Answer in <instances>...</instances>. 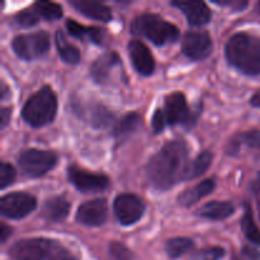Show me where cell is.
Masks as SVG:
<instances>
[{
  "label": "cell",
  "instance_id": "28",
  "mask_svg": "<svg viewBox=\"0 0 260 260\" xmlns=\"http://www.w3.org/2000/svg\"><path fill=\"white\" fill-rule=\"evenodd\" d=\"M90 121L94 127H96V128H103V127H107L108 124H111V122L113 121V116L103 106H98L96 108L93 109Z\"/></svg>",
  "mask_w": 260,
  "mask_h": 260
},
{
  "label": "cell",
  "instance_id": "38",
  "mask_svg": "<svg viewBox=\"0 0 260 260\" xmlns=\"http://www.w3.org/2000/svg\"><path fill=\"white\" fill-rule=\"evenodd\" d=\"M10 118V109L8 108H3L2 109V128H5L9 122Z\"/></svg>",
  "mask_w": 260,
  "mask_h": 260
},
{
  "label": "cell",
  "instance_id": "3",
  "mask_svg": "<svg viewBox=\"0 0 260 260\" xmlns=\"http://www.w3.org/2000/svg\"><path fill=\"white\" fill-rule=\"evenodd\" d=\"M57 112V98L50 86L36 91L24 104L22 117L29 126L42 127L53 121Z\"/></svg>",
  "mask_w": 260,
  "mask_h": 260
},
{
  "label": "cell",
  "instance_id": "31",
  "mask_svg": "<svg viewBox=\"0 0 260 260\" xmlns=\"http://www.w3.org/2000/svg\"><path fill=\"white\" fill-rule=\"evenodd\" d=\"M109 256L112 260H132L134 255L131 251L122 245L121 243H111L109 245Z\"/></svg>",
  "mask_w": 260,
  "mask_h": 260
},
{
  "label": "cell",
  "instance_id": "37",
  "mask_svg": "<svg viewBox=\"0 0 260 260\" xmlns=\"http://www.w3.org/2000/svg\"><path fill=\"white\" fill-rule=\"evenodd\" d=\"M10 233H12V229L8 228L5 223H2L0 225V235H2V243H5L7 239L10 236Z\"/></svg>",
  "mask_w": 260,
  "mask_h": 260
},
{
  "label": "cell",
  "instance_id": "21",
  "mask_svg": "<svg viewBox=\"0 0 260 260\" xmlns=\"http://www.w3.org/2000/svg\"><path fill=\"white\" fill-rule=\"evenodd\" d=\"M235 212V207L231 202H221V201H213L203 206L200 211V215L207 220L220 221L230 217Z\"/></svg>",
  "mask_w": 260,
  "mask_h": 260
},
{
  "label": "cell",
  "instance_id": "9",
  "mask_svg": "<svg viewBox=\"0 0 260 260\" xmlns=\"http://www.w3.org/2000/svg\"><path fill=\"white\" fill-rule=\"evenodd\" d=\"M114 213L119 223L123 226H131L141 220L145 213V203L141 198L131 193L119 194L113 203Z\"/></svg>",
  "mask_w": 260,
  "mask_h": 260
},
{
  "label": "cell",
  "instance_id": "42",
  "mask_svg": "<svg viewBox=\"0 0 260 260\" xmlns=\"http://www.w3.org/2000/svg\"><path fill=\"white\" fill-rule=\"evenodd\" d=\"M62 260H76L75 258H74L73 255H70V254L68 253V251H66V254L65 255H63V258H62Z\"/></svg>",
  "mask_w": 260,
  "mask_h": 260
},
{
  "label": "cell",
  "instance_id": "34",
  "mask_svg": "<svg viewBox=\"0 0 260 260\" xmlns=\"http://www.w3.org/2000/svg\"><path fill=\"white\" fill-rule=\"evenodd\" d=\"M241 142H245L250 147H258L260 146V132L258 131H250L246 132L241 136Z\"/></svg>",
  "mask_w": 260,
  "mask_h": 260
},
{
  "label": "cell",
  "instance_id": "13",
  "mask_svg": "<svg viewBox=\"0 0 260 260\" xmlns=\"http://www.w3.org/2000/svg\"><path fill=\"white\" fill-rule=\"evenodd\" d=\"M128 55L135 70L144 76H149L155 70V60L144 42L132 40L128 43Z\"/></svg>",
  "mask_w": 260,
  "mask_h": 260
},
{
  "label": "cell",
  "instance_id": "7",
  "mask_svg": "<svg viewBox=\"0 0 260 260\" xmlns=\"http://www.w3.org/2000/svg\"><path fill=\"white\" fill-rule=\"evenodd\" d=\"M57 162V156L51 151L30 149L25 150L18 157V164L20 169L32 178L43 177L46 173L53 169Z\"/></svg>",
  "mask_w": 260,
  "mask_h": 260
},
{
  "label": "cell",
  "instance_id": "24",
  "mask_svg": "<svg viewBox=\"0 0 260 260\" xmlns=\"http://www.w3.org/2000/svg\"><path fill=\"white\" fill-rule=\"evenodd\" d=\"M193 246H194V243L190 239L174 238L168 241L167 245H165V250H167V254L169 255V258L177 259L184 255V254H187L188 251L192 250Z\"/></svg>",
  "mask_w": 260,
  "mask_h": 260
},
{
  "label": "cell",
  "instance_id": "6",
  "mask_svg": "<svg viewBox=\"0 0 260 260\" xmlns=\"http://www.w3.org/2000/svg\"><path fill=\"white\" fill-rule=\"evenodd\" d=\"M12 48L18 57L30 61L45 55L50 48V36L43 30L20 35L12 42Z\"/></svg>",
  "mask_w": 260,
  "mask_h": 260
},
{
  "label": "cell",
  "instance_id": "11",
  "mask_svg": "<svg viewBox=\"0 0 260 260\" xmlns=\"http://www.w3.org/2000/svg\"><path fill=\"white\" fill-rule=\"evenodd\" d=\"M182 51L190 60H205L212 51V40L207 32L190 30L183 37Z\"/></svg>",
  "mask_w": 260,
  "mask_h": 260
},
{
  "label": "cell",
  "instance_id": "19",
  "mask_svg": "<svg viewBox=\"0 0 260 260\" xmlns=\"http://www.w3.org/2000/svg\"><path fill=\"white\" fill-rule=\"evenodd\" d=\"M69 212H70V202L62 196L46 201L42 210L43 217L52 222H60V221L65 220Z\"/></svg>",
  "mask_w": 260,
  "mask_h": 260
},
{
  "label": "cell",
  "instance_id": "20",
  "mask_svg": "<svg viewBox=\"0 0 260 260\" xmlns=\"http://www.w3.org/2000/svg\"><path fill=\"white\" fill-rule=\"evenodd\" d=\"M66 27H68L70 36H73V37L80 38V40L88 38V40H90L93 43H96V45H102V42H103L104 32L101 28L85 27V25H81L80 23L75 22L74 19H68Z\"/></svg>",
  "mask_w": 260,
  "mask_h": 260
},
{
  "label": "cell",
  "instance_id": "35",
  "mask_svg": "<svg viewBox=\"0 0 260 260\" xmlns=\"http://www.w3.org/2000/svg\"><path fill=\"white\" fill-rule=\"evenodd\" d=\"M215 4L220 7H233L236 10H241L248 5V2H240V0H223V2H215Z\"/></svg>",
  "mask_w": 260,
  "mask_h": 260
},
{
  "label": "cell",
  "instance_id": "2",
  "mask_svg": "<svg viewBox=\"0 0 260 260\" xmlns=\"http://www.w3.org/2000/svg\"><path fill=\"white\" fill-rule=\"evenodd\" d=\"M229 63L249 76L260 75V38L238 33L229 40L225 48Z\"/></svg>",
  "mask_w": 260,
  "mask_h": 260
},
{
  "label": "cell",
  "instance_id": "41",
  "mask_svg": "<svg viewBox=\"0 0 260 260\" xmlns=\"http://www.w3.org/2000/svg\"><path fill=\"white\" fill-rule=\"evenodd\" d=\"M7 94H8V88L5 85V83H2V101H4L7 98Z\"/></svg>",
  "mask_w": 260,
  "mask_h": 260
},
{
  "label": "cell",
  "instance_id": "14",
  "mask_svg": "<svg viewBox=\"0 0 260 260\" xmlns=\"http://www.w3.org/2000/svg\"><path fill=\"white\" fill-rule=\"evenodd\" d=\"M165 118L168 124H179L189 121V108L182 93H172L165 98Z\"/></svg>",
  "mask_w": 260,
  "mask_h": 260
},
{
  "label": "cell",
  "instance_id": "8",
  "mask_svg": "<svg viewBox=\"0 0 260 260\" xmlns=\"http://www.w3.org/2000/svg\"><path fill=\"white\" fill-rule=\"evenodd\" d=\"M37 207V201L33 196L23 192H14L4 196L0 200V212L4 217L20 220Z\"/></svg>",
  "mask_w": 260,
  "mask_h": 260
},
{
  "label": "cell",
  "instance_id": "26",
  "mask_svg": "<svg viewBox=\"0 0 260 260\" xmlns=\"http://www.w3.org/2000/svg\"><path fill=\"white\" fill-rule=\"evenodd\" d=\"M140 122H141V117L137 113L132 112V113L126 114L121 121L117 122L116 127L113 129V135L117 137H121L123 135L131 134L140 126Z\"/></svg>",
  "mask_w": 260,
  "mask_h": 260
},
{
  "label": "cell",
  "instance_id": "17",
  "mask_svg": "<svg viewBox=\"0 0 260 260\" xmlns=\"http://www.w3.org/2000/svg\"><path fill=\"white\" fill-rule=\"evenodd\" d=\"M121 63L118 55L116 52L104 53L99 57L90 68V75L96 83L106 84L109 79V73L113 68Z\"/></svg>",
  "mask_w": 260,
  "mask_h": 260
},
{
  "label": "cell",
  "instance_id": "5",
  "mask_svg": "<svg viewBox=\"0 0 260 260\" xmlns=\"http://www.w3.org/2000/svg\"><path fill=\"white\" fill-rule=\"evenodd\" d=\"M65 254L62 246L42 238L19 240L9 250L13 260H62Z\"/></svg>",
  "mask_w": 260,
  "mask_h": 260
},
{
  "label": "cell",
  "instance_id": "23",
  "mask_svg": "<svg viewBox=\"0 0 260 260\" xmlns=\"http://www.w3.org/2000/svg\"><path fill=\"white\" fill-rule=\"evenodd\" d=\"M55 41L58 55H60V57L62 58L66 63L75 65V63L79 62V60H80V52H79L78 48L74 47L73 45H70V43L66 41L65 36H63L61 29H58L57 32H56Z\"/></svg>",
  "mask_w": 260,
  "mask_h": 260
},
{
  "label": "cell",
  "instance_id": "18",
  "mask_svg": "<svg viewBox=\"0 0 260 260\" xmlns=\"http://www.w3.org/2000/svg\"><path fill=\"white\" fill-rule=\"evenodd\" d=\"M216 187V183L213 179H206L203 182L198 183L197 185L192 188H188L187 190L182 193L178 197V202L184 207H190V206L196 205L198 201L202 200L203 197L210 194Z\"/></svg>",
  "mask_w": 260,
  "mask_h": 260
},
{
  "label": "cell",
  "instance_id": "25",
  "mask_svg": "<svg viewBox=\"0 0 260 260\" xmlns=\"http://www.w3.org/2000/svg\"><path fill=\"white\" fill-rule=\"evenodd\" d=\"M241 229H243V233L245 234L246 239L249 241L256 244V245H260V230L258 226H256L255 221H254L253 212H251L250 207L246 208L245 215H244L243 220H241Z\"/></svg>",
  "mask_w": 260,
  "mask_h": 260
},
{
  "label": "cell",
  "instance_id": "30",
  "mask_svg": "<svg viewBox=\"0 0 260 260\" xmlns=\"http://www.w3.org/2000/svg\"><path fill=\"white\" fill-rule=\"evenodd\" d=\"M15 177H17V173H15V169L8 162H3L2 168H0V188L2 189H5L7 187L13 184V182L15 180Z\"/></svg>",
  "mask_w": 260,
  "mask_h": 260
},
{
  "label": "cell",
  "instance_id": "12",
  "mask_svg": "<svg viewBox=\"0 0 260 260\" xmlns=\"http://www.w3.org/2000/svg\"><path fill=\"white\" fill-rule=\"evenodd\" d=\"M108 216V205L103 198L88 201L78 208L76 221L84 226H101Z\"/></svg>",
  "mask_w": 260,
  "mask_h": 260
},
{
  "label": "cell",
  "instance_id": "43",
  "mask_svg": "<svg viewBox=\"0 0 260 260\" xmlns=\"http://www.w3.org/2000/svg\"><path fill=\"white\" fill-rule=\"evenodd\" d=\"M258 7H259V12H260V3H259V5H258Z\"/></svg>",
  "mask_w": 260,
  "mask_h": 260
},
{
  "label": "cell",
  "instance_id": "1",
  "mask_svg": "<svg viewBox=\"0 0 260 260\" xmlns=\"http://www.w3.org/2000/svg\"><path fill=\"white\" fill-rule=\"evenodd\" d=\"M188 146L184 141H170L150 159L146 175L154 188L168 190L184 180L188 167Z\"/></svg>",
  "mask_w": 260,
  "mask_h": 260
},
{
  "label": "cell",
  "instance_id": "27",
  "mask_svg": "<svg viewBox=\"0 0 260 260\" xmlns=\"http://www.w3.org/2000/svg\"><path fill=\"white\" fill-rule=\"evenodd\" d=\"M35 12L37 13L40 17L45 18L47 20H55L60 19L62 17V8L56 3L51 2H37L33 5Z\"/></svg>",
  "mask_w": 260,
  "mask_h": 260
},
{
  "label": "cell",
  "instance_id": "15",
  "mask_svg": "<svg viewBox=\"0 0 260 260\" xmlns=\"http://www.w3.org/2000/svg\"><path fill=\"white\" fill-rule=\"evenodd\" d=\"M172 5L184 13L192 27H202L210 22L211 10L203 2H173Z\"/></svg>",
  "mask_w": 260,
  "mask_h": 260
},
{
  "label": "cell",
  "instance_id": "36",
  "mask_svg": "<svg viewBox=\"0 0 260 260\" xmlns=\"http://www.w3.org/2000/svg\"><path fill=\"white\" fill-rule=\"evenodd\" d=\"M243 255L245 256V259H236V260H259L260 259V255L258 251L255 250H251V249L249 248H245L243 249Z\"/></svg>",
  "mask_w": 260,
  "mask_h": 260
},
{
  "label": "cell",
  "instance_id": "32",
  "mask_svg": "<svg viewBox=\"0 0 260 260\" xmlns=\"http://www.w3.org/2000/svg\"><path fill=\"white\" fill-rule=\"evenodd\" d=\"M15 22L19 25H22V27H32V25L38 23V14L35 10L25 9L23 12L18 13L17 17H15Z\"/></svg>",
  "mask_w": 260,
  "mask_h": 260
},
{
  "label": "cell",
  "instance_id": "10",
  "mask_svg": "<svg viewBox=\"0 0 260 260\" xmlns=\"http://www.w3.org/2000/svg\"><path fill=\"white\" fill-rule=\"evenodd\" d=\"M68 175L71 184L81 193L101 192L109 185V179L106 175L86 172L78 167L69 168Z\"/></svg>",
  "mask_w": 260,
  "mask_h": 260
},
{
  "label": "cell",
  "instance_id": "22",
  "mask_svg": "<svg viewBox=\"0 0 260 260\" xmlns=\"http://www.w3.org/2000/svg\"><path fill=\"white\" fill-rule=\"evenodd\" d=\"M212 159L213 156L210 151L201 152L193 161H190L189 164H188L187 170H185L184 174V180L196 179V178L205 174V173L207 172L208 168L211 167Z\"/></svg>",
  "mask_w": 260,
  "mask_h": 260
},
{
  "label": "cell",
  "instance_id": "33",
  "mask_svg": "<svg viewBox=\"0 0 260 260\" xmlns=\"http://www.w3.org/2000/svg\"><path fill=\"white\" fill-rule=\"evenodd\" d=\"M152 129H154L155 134H160L162 129L165 128V124H167V118H165V113L161 109H157L154 113L152 117Z\"/></svg>",
  "mask_w": 260,
  "mask_h": 260
},
{
  "label": "cell",
  "instance_id": "4",
  "mask_svg": "<svg viewBox=\"0 0 260 260\" xmlns=\"http://www.w3.org/2000/svg\"><path fill=\"white\" fill-rule=\"evenodd\" d=\"M131 30L135 35L142 36L157 46H164L169 42H175L179 38V29L161 17L146 13L135 19Z\"/></svg>",
  "mask_w": 260,
  "mask_h": 260
},
{
  "label": "cell",
  "instance_id": "40",
  "mask_svg": "<svg viewBox=\"0 0 260 260\" xmlns=\"http://www.w3.org/2000/svg\"><path fill=\"white\" fill-rule=\"evenodd\" d=\"M254 190H255V197H256V203H258V211H259V218H260V182L256 183L255 187H254Z\"/></svg>",
  "mask_w": 260,
  "mask_h": 260
},
{
  "label": "cell",
  "instance_id": "16",
  "mask_svg": "<svg viewBox=\"0 0 260 260\" xmlns=\"http://www.w3.org/2000/svg\"><path fill=\"white\" fill-rule=\"evenodd\" d=\"M71 7L75 8L79 13L91 19L109 22L112 19V12L108 7L99 2H89V0H70Z\"/></svg>",
  "mask_w": 260,
  "mask_h": 260
},
{
  "label": "cell",
  "instance_id": "39",
  "mask_svg": "<svg viewBox=\"0 0 260 260\" xmlns=\"http://www.w3.org/2000/svg\"><path fill=\"white\" fill-rule=\"evenodd\" d=\"M251 106L256 107V108H260V90L256 91L255 94L251 98Z\"/></svg>",
  "mask_w": 260,
  "mask_h": 260
},
{
  "label": "cell",
  "instance_id": "29",
  "mask_svg": "<svg viewBox=\"0 0 260 260\" xmlns=\"http://www.w3.org/2000/svg\"><path fill=\"white\" fill-rule=\"evenodd\" d=\"M225 256V250L220 246H211V248L201 249L189 256V260H220Z\"/></svg>",
  "mask_w": 260,
  "mask_h": 260
}]
</instances>
